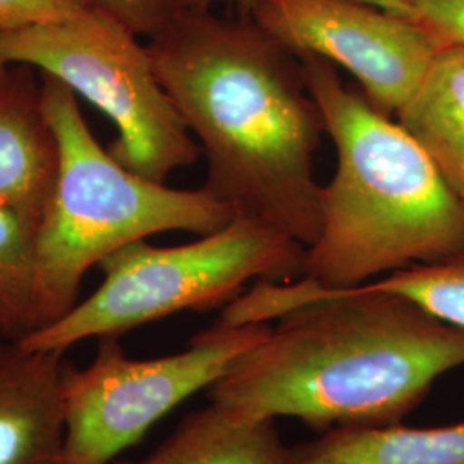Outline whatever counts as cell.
I'll return each mask as SVG.
<instances>
[{
    "label": "cell",
    "mask_w": 464,
    "mask_h": 464,
    "mask_svg": "<svg viewBox=\"0 0 464 464\" xmlns=\"http://www.w3.org/2000/svg\"><path fill=\"white\" fill-rule=\"evenodd\" d=\"M279 318L210 387V402L245 420L295 416L315 430L398 425L433 382L464 365V329L401 295L356 285L260 281L220 320Z\"/></svg>",
    "instance_id": "6da1fadb"
},
{
    "label": "cell",
    "mask_w": 464,
    "mask_h": 464,
    "mask_svg": "<svg viewBox=\"0 0 464 464\" xmlns=\"http://www.w3.org/2000/svg\"><path fill=\"white\" fill-rule=\"evenodd\" d=\"M150 61L207 157V189L236 216L314 245L322 227L314 155L325 122L298 55L253 19L179 9Z\"/></svg>",
    "instance_id": "7a4b0ae2"
},
{
    "label": "cell",
    "mask_w": 464,
    "mask_h": 464,
    "mask_svg": "<svg viewBox=\"0 0 464 464\" xmlns=\"http://www.w3.org/2000/svg\"><path fill=\"white\" fill-rule=\"evenodd\" d=\"M298 57L337 150L303 276L322 287L349 289L383 272L464 258V198L429 153L365 93L349 90L334 63Z\"/></svg>",
    "instance_id": "3957f363"
},
{
    "label": "cell",
    "mask_w": 464,
    "mask_h": 464,
    "mask_svg": "<svg viewBox=\"0 0 464 464\" xmlns=\"http://www.w3.org/2000/svg\"><path fill=\"white\" fill-rule=\"evenodd\" d=\"M40 76L61 167L38 226V331L66 315L86 272L117 249L159 232L205 236L236 217L203 188L174 189L121 166L90 131L74 92Z\"/></svg>",
    "instance_id": "277c9868"
},
{
    "label": "cell",
    "mask_w": 464,
    "mask_h": 464,
    "mask_svg": "<svg viewBox=\"0 0 464 464\" xmlns=\"http://www.w3.org/2000/svg\"><path fill=\"white\" fill-rule=\"evenodd\" d=\"M304 253L295 237L243 216L181 246L134 241L100 262L103 281L93 295L21 343L66 353L86 339L119 337L183 310L229 304L251 279L289 281L303 274Z\"/></svg>",
    "instance_id": "5b68a950"
},
{
    "label": "cell",
    "mask_w": 464,
    "mask_h": 464,
    "mask_svg": "<svg viewBox=\"0 0 464 464\" xmlns=\"http://www.w3.org/2000/svg\"><path fill=\"white\" fill-rule=\"evenodd\" d=\"M0 59L34 67L100 109L119 131L107 150L131 172L164 183L201 155L147 45L105 13L83 7L66 19L0 32Z\"/></svg>",
    "instance_id": "8992f818"
},
{
    "label": "cell",
    "mask_w": 464,
    "mask_h": 464,
    "mask_svg": "<svg viewBox=\"0 0 464 464\" xmlns=\"http://www.w3.org/2000/svg\"><path fill=\"white\" fill-rule=\"evenodd\" d=\"M270 331L266 322H216L195 335L186 351L153 360H131L117 337L100 339L90 365L78 368L66 362L63 464L112 463L178 404L212 387L237 356Z\"/></svg>",
    "instance_id": "52a82bcc"
},
{
    "label": "cell",
    "mask_w": 464,
    "mask_h": 464,
    "mask_svg": "<svg viewBox=\"0 0 464 464\" xmlns=\"http://www.w3.org/2000/svg\"><path fill=\"white\" fill-rule=\"evenodd\" d=\"M251 16L293 53L346 67L387 116L413 97L446 47L415 19L356 0H260Z\"/></svg>",
    "instance_id": "ba28073f"
},
{
    "label": "cell",
    "mask_w": 464,
    "mask_h": 464,
    "mask_svg": "<svg viewBox=\"0 0 464 464\" xmlns=\"http://www.w3.org/2000/svg\"><path fill=\"white\" fill-rule=\"evenodd\" d=\"M64 353L0 339V464H63Z\"/></svg>",
    "instance_id": "9c48e42d"
},
{
    "label": "cell",
    "mask_w": 464,
    "mask_h": 464,
    "mask_svg": "<svg viewBox=\"0 0 464 464\" xmlns=\"http://www.w3.org/2000/svg\"><path fill=\"white\" fill-rule=\"evenodd\" d=\"M34 71L9 64L0 80V205L40 226L59 178L61 151Z\"/></svg>",
    "instance_id": "30bf717a"
},
{
    "label": "cell",
    "mask_w": 464,
    "mask_h": 464,
    "mask_svg": "<svg viewBox=\"0 0 464 464\" xmlns=\"http://www.w3.org/2000/svg\"><path fill=\"white\" fill-rule=\"evenodd\" d=\"M285 464H464V421L435 429L337 427L287 448Z\"/></svg>",
    "instance_id": "8fae6325"
},
{
    "label": "cell",
    "mask_w": 464,
    "mask_h": 464,
    "mask_svg": "<svg viewBox=\"0 0 464 464\" xmlns=\"http://www.w3.org/2000/svg\"><path fill=\"white\" fill-rule=\"evenodd\" d=\"M396 116L464 198V45L440 49Z\"/></svg>",
    "instance_id": "7c38bea8"
},
{
    "label": "cell",
    "mask_w": 464,
    "mask_h": 464,
    "mask_svg": "<svg viewBox=\"0 0 464 464\" xmlns=\"http://www.w3.org/2000/svg\"><path fill=\"white\" fill-rule=\"evenodd\" d=\"M274 421L245 420L210 402L150 456L119 464H285L287 446Z\"/></svg>",
    "instance_id": "4fadbf2b"
},
{
    "label": "cell",
    "mask_w": 464,
    "mask_h": 464,
    "mask_svg": "<svg viewBox=\"0 0 464 464\" xmlns=\"http://www.w3.org/2000/svg\"><path fill=\"white\" fill-rule=\"evenodd\" d=\"M38 331V224L0 205V339Z\"/></svg>",
    "instance_id": "5bb4252c"
},
{
    "label": "cell",
    "mask_w": 464,
    "mask_h": 464,
    "mask_svg": "<svg viewBox=\"0 0 464 464\" xmlns=\"http://www.w3.org/2000/svg\"><path fill=\"white\" fill-rule=\"evenodd\" d=\"M362 285L411 299L431 315L464 329V258L416 264Z\"/></svg>",
    "instance_id": "9a60e30c"
},
{
    "label": "cell",
    "mask_w": 464,
    "mask_h": 464,
    "mask_svg": "<svg viewBox=\"0 0 464 464\" xmlns=\"http://www.w3.org/2000/svg\"><path fill=\"white\" fill-rule=\"evenodd\" d=\"M83 5L105 13L134 34L153 36L179 13V0H80Z\"/></svg>",
    "instance_id": "2e32d148"
},
{
    "label": "cell",
    "mask_w": 464,
    "mask_h": 464,
    "mask_svg": "<svg viewBox=\"0 0 464 464\" xmlns=\"http://www.w3.org/2000/svg\"><path fill=\"white\" fill-rule=\"evenodd\" d=\"M83 7L80 0H0V32L66 19Z\"/></svg>",
    "instance_id": "e0dca14e"
},
{
    "label": "cell",
    "mask_w": 464,
    "mask_h": 464,
    "mask_svg": "<svg viewBox=\"0 0 464 464\" xmlns=\"http://www.w3.org/2000/svg\"><path fill=\"white\" fill-rule=\"evenodd\" d=\"M411 9L442 45H464V0H411Z\"/></svg>",
    "instance_id": "ac0fdd59"
},
{
    "label": "cell",
    "mask_w": 464,
    "mask_h": 464,
    "mask_svg": "<svg viewBox=\"0 0 464 464\" xmlns=\"http://www.w3.org/2000/svg\"><path fill=\"white\" fill-rule=\"evenodd\" d=\"M181 7L186 9H210L216 2H229L236 4V7L241 11V14H253L260 0H179Z\"/></svg>",
    "instance_id": "d6986e66"
},
{
    "label": "cell",
    "mask_w": 464,
    "mask_h": 464,
    "mask_svg": "<svg viewBox=\"0 0 464 464\" xmlns=\"http://www.w3.org/2000/svg\"><path fill=\"white\" fill-rule=\"evenodd\" d=\"M356 2H363V4H368V5L377 7V9H382L385 13L396 14V16L413 19L411 0H356Z\"/></svg>",
    "instance_id": "ffe728a7"
},
{
    "label": "cell",
    "mask_w": 464,
    "mask_h": 464,
    "mask_svg": "<svg viewBox=\"0 0 464 464\" xmlns=\"http://www.w3.org/2000/svg\"><path fill=\"white\" fill-rule=\"evenodd\" d=\"M7 67L9 64L4 61V59H0V80H2V76L5 74V71H7Z\"/></svg>",
    "instance_id": "44dd1931"
}]
</instances>
